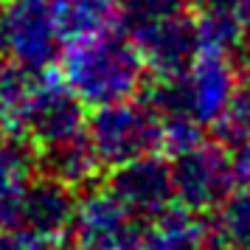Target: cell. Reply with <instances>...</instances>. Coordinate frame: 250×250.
<instances>
[{
	"label": "cell",
	"instance_id": "cell-1",
	"mask_svg": "<svg viewBox=\"0 0 250 250\" xmlns=\"http://www.w3.org/2000/svg\"><path fill=\"white\" fill-rule=\"evenodd\" d=\"M57 65L62 68L59 76L87 107L132 99L141 93L149 76L132 37L121 28L68 42Z\"/></svg>",
	"mask_w": 250,
	"mask_h": 250
},
{
	"label": "cell",
	"instance_id": "cell-2",
	"mask_svg": "<svg viewBox=\"0 0 250 250\" xmlns=\"http://www.w3.org/2000/svg\"><path fill=\"white\" fill-rule=\"evenodd\" d=\"M84 135L102 169H113L132 158L160 152V118L141 96H132L124 102L93 107Z\"/></svg>",
	"mask_w": 250,
	"mask_h": 250
},
{
	"label": "cell",
	"instance_id": "cell-3",
	"mask_svg": "<svg viewBox=\"0 0 250 250\" xmlns=\"http://www.w3.org/2000/svg\"><path fill=\"white\" fill-rule=\"evenodd\" d=\"M169 166L174 203L197 214H214L239 188L230 152L214 138H203L200 144L169 155Z\"/></svg>",
	"mask_w": 250,
	"mask_h": 250
},
{
	"label": "cell",
	"instance_id": "cell-4",
	"mask_svg": "<svg viewBox=\"0 0 250 250\" xmlns=\"http://www.w3.org/2000/svg\"><path fill=\"white\" fill-rule=\"evenodd\" d=\"M144 219L107 188L87 186L76 194L68 239L76 250H138Z\"/></svg>",
	"mask_w": 250,
	"mask_h": 250
},
{
	"label": "cell",
	"instance_id": "cell-5",
	"mask_svg": "<svg viewBox=\"0 0 250 250\" xmlns=\"http://www.w3.org/2000/svg\"><path fill=\"white\" fill-rule=\"evenodd\" d=\"M84 124H87V104L70 90L68 82L54 70L40 73L25 102L20 132L37 149H42L84 132Z\"/></svg>",
	"mask_w": 250,
	"mask_h": 250
},
{
	"label": "cell",
	"instance_id": "cell-6",
	"mask_svg": "<svg viewBox=\"0 0 250 250\" xmlns=\"http://www.w3.org/2000/svg\"><path fill=\"white\" fill-rule=\"evenodd\" d=\"M126 34L132 37L138 54L144 59V68L152 79H169V76L186 73L203 51L197 17L188 9L132 25L126 28Z\"/></svg>",
	"mask_w": 250,
	"mask_h": 250
},
{
	"label": "cell",
	"instance_id": "cell-7",
	"mask_svg": "<svg viewBox=\"0 0 250 250\" xmlns=\"http://www.w3.org/2000/svg\"><path fill=\"white\" fill-rule=\"evenodd\" d=\"M6 34H9V57L31 73H48L57 68L62 57L51 0H6Z\"/></svg>",
	"mask_w": 250,
	"mask_h": 250
},
{
	"label": "cell",
	"instance_id": "cell-8",
	"mask_svg": "<svg viewBox=\"0 0 250 250\" xmlns=\"http://www.w3.org/2000/svg\"><path fill=\"white\" fill-rule=\"evenodd\" d=\"M107 191L115 194L121 203L138 214L144 222L174 205V186H171L169 158L160 152H149L107 169Z\"/></svg>",
	"mask_w": 250,
	"mask_h": 250
},
{
	"label": "cell",
	"instance_id": "cell-9",
	"mask_svg": "<svg viewBox=\"0 0 250 250\" xmlns=\"http://www.w3.org/2000/svg\"><path fill=\"white\" fill-rule=\"evenodd\" d=\"M186 110L205 129L239 93V62L225 54L200 51L188 70L180 73Z\"/></svg>",
	"mask_w": 250,
	"mask_h": 250
},
{
	"label": "cell",
	"instance_id": "cell-10",
	"mask_svg": "<svg viewBox=\"0 0 250 250\" xmlns=\"http://www.w3.org/2000/svg\"><path fill=\"white\" fill-rule=\"evenodd\" d=\"M205 233L208 216L174 203L144 222L138 250H200Z\"/></svg>",
	"mask_w": 250,
	"mask_h": 250
},
{
	"label": "cell",
	"instance_id": "cell-11",
	"mask_svg": "<svg viewBox=\"0 0 250 250\" xmlns=\"http://www.w3.org/2000/svg\"><path fill=\"white\" fill-rule=\"evenodd\" d=\"M40 171L82 191V188L96 183L99 171H102V163L96 158L87 135L79 132V135L40 149Z\"/></svg>",
	"mask_w": 250,
	"mask_h": 250
},
{
	"label": "cell",
	"instance_id": "cell-12",
	"mask_svg": "<svg viewBox=\"0 0 250 250\" xmlns=\"http://www.w3.org/2000/svg\"><path fill=\"white\" fill-rule=\"evenodd\" d=\"M62 42H79L121 25L118 0H51Z\"/></svg>",
	"mask_w": 250,
	"mask_h": 250
},
{
	"label": "cell",
	"instance_id": "cell-13",
	"mask_svg": "<svg viewBox=\"0 0 250 250\" xmlns=\"http://www.w3.org/2000/svg\"><path fill=\"white\" fill-rule=\"evenodd\" d=\"M40 171V149L23 132H0V191L20 188Z\"/></svg>",
	"mask_w": 250,
	"mask_h": 250
},
{
	"label": "cell",
	"instance_id": "cell-14",
	"mask_svg": "<svg viewBox=\"0 0 250 250\" xmlns=\"http://www.w3.org/2000/svg\"><path fill=\"white\" fill-rule=\"evenodd\" d=\"M37 73L25 70L17 62H0V126L6 132H20L25 102L34 90Z\"/></svg>",
	"mask_w": 250,
	"mask_h": 250
},
{
	"label": "cell",
	"instance_id": "cell-15",
	"mask_svg": "<svg viewBox=\"0 0 250 250\" xmlns=\"http://www.w3.org/2000/svg\"><path fill=\"white\" fill-rule=\"evenodd\" d=\"M197 31H200L203 51L225 54V57H233L236 62L242 48L248 45L236 12H197Z\"/></svg>",
	"mask_w": 250,
	"mask_h": 250
},
{
	"label": "cell",
	"instance_id": "cell-16",
	"mask_svg": "<svg viewBox=\"0 0 250 250\" xmlns=\"http://www.w3.org/2000/svg\"><path fill=\"white\" fill-rule=\"evenodd\" d=\"M214 214L211 225L239 250H250V188L233 191Z\"/></svg>",
	"mask_w": 250,
	"mask_h": 250
},
{
	"label": "cell",
	"instance_id": "cell-17",
	"mask_svg": "<svg viewBox=\"0 0 250 250\" xmlns=\"http://www.w3.org/2000/svg\"><path fill=\"white\" fill-rule=\"evenodd\" d=\"M208 129H211V138L216 144H222L228 152L245 146L250 141V99L239 90Z\"/></svg>",
	"mask_w": 250,
	"mask_h": 250
},
{
	"label": "cell",
	"instance_id": "cell-18",
	"mask_svg": "<svg viewBox=\"0 0 250 250\" xmlns=\"http://www.w3.org/2000/svg\"><path fill=\"white\" fill-rule=\"evenodd\" d=\"M0 250H59V248H51L45 242L25 236L20 230H12V228H0Z\"/></svg>",
	"mask_w": 250,
	"mask_h": 250
},
{
	"label": "cell",
	"instance_id": "cell-19",
	"mask_svg": "<svg viewBox=\"0 0 250 250\" xmlns=\"http://www.w3.org/2000/svg\"><path fill=\"white\" fill-rule=\"evenodd\" d=\"M230 163H233V174H236L239 188H250V141L245 146L230 152Z\"/></svg>",
	"mask_w": 250,
	"mask_h": 250
},
{
	"label": "cell",
	"instance_id": "cell-20",
	"mask_svg": "<svg viewBox=\"0 0 250 250\" xmlns=\"http://www.w3.org/2000/svg\"><path fill=\"white\" fill-rule=\"evenodd\" d=\"M200 250H239V248L233 245V242H228V239L222 236L214 225H211V219H208V233H205Z\"/></svg>",
	"mask_w": 250,
	"mask_h": 250
},
{
	"label": "cell",
	"instance_id": "cell-21",
	"mask_svg": "<svg viewBox=\"0 0 250 250\" xmlns=\"http://www.w3.org/2000/svg\"><path fill=\"white\" fill-rule=\"evenodd\" d=\"M236 17L242 25V34H245V42L250 45V0H236Z\"/></svg>",
	"mask_w": 250,
	"mask_h": 250
},
{
	"label": "cell",
	"instance_id": "cell-22",
	"mask_svg": "<svg viewBox=\"0 0 250 250\" xmlns=\"http://www.w3.org/2000/svg\"><path fill=\"white\" fill-rule=\"evenodd\" d=\"M9 57V34H6V3L0 0V62Z\"/></svg>",
	"mask_w": 250,
	"mask_h": 250
},
{
	"label": "cell",
	"instance_id": "cell-23",
	"mask_svg": "<svg viewBox=\"0 0 250 250\" xmlns=\"http://www.w3.org/2000/svg\"><path fill=\"white\" fill-rule=\"evenodd\" d=\"M239 90L250 99V54L245 57V62L239 65Z\"/></svg>",
	"mask_w": 250,
	"mask_h": 250
},
{
	"label": "cell",
	"instance_id": "cell-24",
	"mask_svg": "<svg viewBox=\"0 0 250 250\" xmlns=\"http://www.w3.org/2000/svg\"><path fill=\"white\" fill-rule=\"evenodd\" d=\"M180 3H186V6H188V3H191V0H180Z\"/></svg>",
	"mask_w": 250,
	"mask_h": 250
}]
</instances>
